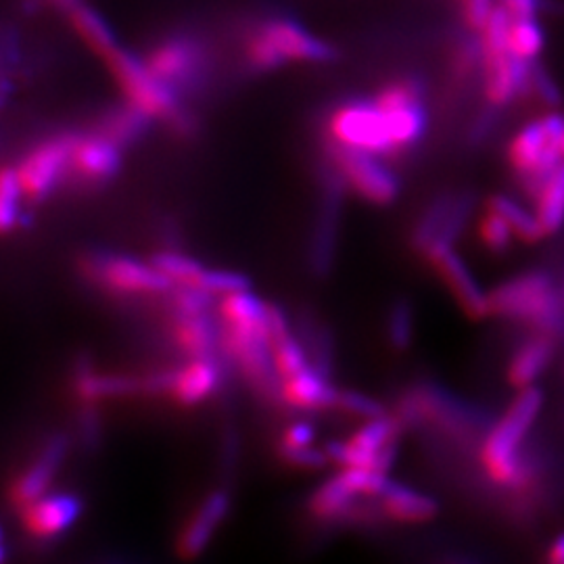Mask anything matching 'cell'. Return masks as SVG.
I'll use <instances>...</instances> for the list:
<instances>
[{
    "label": "cell",
    "mask_w": 564,
    "mask_h": 564,
    "mask_svg": "<svg viewBox=\"0 0 564 564\" xmlns=\"http://www.w3.org/2000/svg\"><path fill=\"white\" fill-rule=\"evenodd\" d=\"M105 65L118 84L123 101L139 107L151 120L162 121L181 139L195 134L197 121L184 107V99L151 74L141 55H134L120 46L105 61Z\"/></svg>",
    "instance_id": "6da1fadb"
},
{
    "label": "cell",
    "mask_w": 564,
    "mask_h": 564,
    "mask_svg": "<svg viewBox=\"0 0 564 564\" xmlns=\"http://www.w3.org/2000/svg\"><path fill=\"white\" fill-rule=\"evenodd\" d=\"M491 314L514 323L531 324L538 333L564 339V302L545 270H529L498 284L489 293Z\"/></svg>",
    "instance_id": "7a4b0ae2"
},
{
    "label": "cell",
    "mask_w": 564,
    "mask_h": 564,
    "mask_svg": "<svg viewBox=\"0 0 564 564\" xmlns=\"http://www.w3.org/2000/svg\"><path fill=\"white\" fill-rule=\"evenodd\" d=\"M545 395L540 387H527L508 405L502 421L496 424L481 447V463L489 481L512 487L523 481L521 447L544 410Z\"/></svg>",
    "instance_id": "3957f363"
},
{
    "label": "cell",
    "mask_w": 564,
    "mask_h": 564,
    "mask_svg": "<svg viewBox=\"0 0 564 564\" xmlns=\"http://www.w3.org/2000/svg\"><path fill=\"white\" fill-rule=\"evenodd\" d=\"M80 276L95 289L121 300L165 297L174 284L151 260H139L107 249L86 251L78 260Z\"/></svg>",
    "instance_id": "277c9868"
},
{
    "label": "cell",
    "mask_w": 564,
    "mask_h": 564,
    "mask_svg": "<svg viewBox=\"0 0 564 564\" xmlns=\"http://www.w3.org/2000/svg\"><path fill=\"white\" fill-rule=\"evenodd\" d=\"M563 113L550 111L538 120L529 121L510 142L508 160L529 195L538 197L554 172L563 165Z\"/></svg>",
    "instance_id": "5b68a950"
},
{
    "label": "cell",
    "mask_w": 564,
    "mask_h": 564,
    "mask_svg": "<svg viewBox=\"0 0 564 564\" xmlns=\"http://www.w3.org/2000/svg\"><path fill=\"white\" fill-rule=\"evenodd\" d=\"M151 74L176 95L191 97L203 90L212 76V53L193 32H170L142 55Z\"/></svg>",
    "instance_id": "8992f818"
},
{
    "label": "cell",
    "mask_w": 564,
    "mask_h": 564,
    "mask_svg": "<svg viewBox=\"0 0 564 564\" xmlns=\"http://www.w3.org/2000/svg\"><path fill=\"white\" fill-rule=\"evenodd\" d=\"M328 144L356 149L379 158H393L389 123L375 99H347L337 102L324 121Z\"/></svg>",
    "instance_id": "52a82bcc"
},
{
    "label": "cell",
    "mask_w": 564,
    "mask_h": 564,
    "mask_svg": "<svg viewBox=\"0 0 564 564\" xmlns=\"http://www.w3.org/2000/svg\"><path fill=\"white\" fill-rule=\"evenodd\" d=\"M402 423L393 414H384L381 419L366 421L356 433H351L345 442H333L326 445L330 463L341 468H370L389 473L400 454Z\"/></svg>",
    "instance_id": "ba28073f"
},
{
    "label": "cell",
    "mask_w": 564,
    "mask_h": 564,
    "mask_svg": "<svg viewBox=\"0 0 564 564\" xmlns=\"http://www.w3.org/2000/svg\"><path fill=\"white\" fill-rule=\"evenodd\" d=\"M76 130L55 132L34 142L15 163L21 191L28 203L51 199L63 184L69 182V160Z\"/></svg>",
    "instance_id": "9c48e42d"
},
{
    "label": "cell",
    "mask_w": 564,
    "mask_h": 564,
    "mask_svg": "<svg viewBox=\"0 0 564 564\" xmlns=\"http://www.w3.org/2000/svg\"><path fill=\"white\" fill-rule=\"evenodd\" d=\"M324 162L341 176L347 191L362 202L384 207L400 197V181L379 155L326 142Z\"/></svg>",
    "instance_id": "30bf717a"
},
{
    "label": "cell",
    "mask_w": 564,
    "mask_h": 564,
    "mask_svg": "<svg viewBox=\"0 0 564 564\" xmlns=\"http://www.w3.org/2000/svg\"><path fill=\"white\" fill-rule=\"evenodd\" d=\"M345 191L347 186L341 181V176L324 162L321 197H318L316 218L312 224L310 245H307V263L316 279H326L335 265Z\"/></svg>",
    "instance_id": "8fae6325"
},
{
    "label": "cell",
    "mask_w": 564,
    "mask_h": 564,
    "mask_svg": "<svg viewBox=\"0 0 564 564\" xmlns=\"http://www.w3.org/2000/svg\"><path fill=\"white\" fill-rule=\"evenodd\" d=\"M121 149L95 126L76 130L69 160V184L80 188H99L113 181L121 170Z\"/></svg>",
    "instance_id": "7c38bea8"
},
{
    "label": "cell",
    "mask_w": 564,
    "mask_h": 564,
    "mask_svg": "<svg viewBox=\"0 0 564 564\" xmlns=\"http://www.w3.org/2000/svg\"><path fill=\"white\" fill-rule=\"evenodd\" d=\"M69 449H72L69 435L53 433L36 452L34 460L28 466H23L20 473L13 477V481L9 484V489H7L9 505L21 512L25 506L46 496L55 484Z\"/></svg>",
    "instance_id": "4fadbf2b"
},
{
    "label": "cell",
    "mask_w": 564,
    "mask_h": 564,
    "mask_svg": "<svg viewBox=\"0 0 564 564\" xmlns=\"http://www.w3.org/2000/svg\"><path fill=\"white\" fill-rule=\"evenodd\" d=\"M258 30L272 44L276 55L281 57L282 65L291 63H310V65H324L337 61V48L323 41L305 25L286 15H270L256 21Z\"/></svg>",
    "instance_id": "5bb4252c"
},
{
    "label": "cell",
    "mask_w": 564,
    "mask_h": 564,
    "mask_svg": "<svg viewBox=\"0 0 564 564\" xmlns=\"http://www.w3.org/2000/svg\"><path fill=\"white\" fill-rule=\"evenodd\" d=\"M230 508H232V494L228 487H216L203 498L176 535V554L182 561H195L202 556L214 542Z\"/></svg>",
    "instance_id": "9a60e30c"
},
{
    "label": "cell",
    "mask_w": 564,
    "mask_h": 564,
    "mask_svg": "<svg viewBox=\"0 0 564 564\" xmlns=\"http://www.w3.org/2000/svg\"><path fill=\"white\" fill-rule=\"evenodd\" d=\"M72 391L78 403H101L144 395L142 375L102 372L88 356H82L72 370Z\"/></svg>",
    "instance_id": "2e32d148"
},
{
    "label": "cell",
    "mask_w": 564,
    "mask_h": 564,
    "mask_svg": "<svg viewBox=\"0 0 564 564\" xmlns=\"http://www.w3.org/2000/svg\"><path fill=\"white\" fill-rule=\"evenodd\" d=\"M84 512V502L76 494H53L39 498L20 512L23 531L39 542H48L69 531Z\"/></svg>",
    "instance_id": "e0dca14e"
},
{
    "label": "cell",
    "mask_w": 564,
    "mask_h": 564,
    "mask_svg": "<svg viewBox=\"0 0 564 564\" xmlns=\"http://www.w3.org/2000/svg\"><path fill=\"white\" fill-rule=\"evenodd\" d=\"M228 368L224 358H191L174 368L167 398L181 408H197L223 391Z\"/></svg>",
    "instance_id": "ac0fdd59"
},
{
    "label": "cell",
    "mask_w": 564,
    "mask_h": 564,
    "mask_svg": "<svg viewBox=\"0 0 564 564\" xmlns=\"http://www.w3.org/2000/svg\"><path fill=\"white\" fill-rule=\"evenodd\" d=\"M429 263L437 270L445 286L449 289L452 297L470 321H484L487 316H491L489 293L481 286V282L477 281V276L473 274V270L468 268V263L464 262L463 256L456 249L445 251Z\"/></svg>",
    "instance_id": "d6986e66"
},
{
    "label": "cell",
    "mask_w": 564,
    "mask_h": 564,
    "mask_svg": "<svg viewBox=\"0 0 564 564\" xmlns=\"http://www.w3.org/2000/svg\"><path fill=\"white\" fill-rule=\"evenodd\" d=\"M170 341L191 358H224L223 328L212 314L170 316Z\"/></svg>",
    "instance_id": "ffe728a7"
},
{
    "label": "cell",
    "mask_w": 564,
    "mask_h": 564,
    "mask_svg": "<svg viewBox=\"0 0 564 564\" xmlns=\"http://www.w3.org/2000/svg\"><path fill=\"white\" fill-rule=\"evenodd\" d=\"M339 387L333 383V379L324 377L323 372L307 368L295 377H289L282 381L281 403L286 410L297 412H323L335 410Z\"/></svg>",
    "instance_id": "44dd1931"
},
{
    "label": "cell",
    "mask_w": 564,
    "mask_h": 564,
    "mask_svg": "<svg viewBox=\"0 0 564 564\" xmlns=\"http://www.w3.org/2000/svg\"><path fill=\"white\" fill-rule=\"evenodd\" d=\"M349 484L345 481L341 470L318 485L307 498V514L323 524H349L351 512L362 500Z\"/></svg>",
    "instance_id": "7402d4cb"
},
{
    "label": "cell",
    "mask_w": 564,
    "mask_h": 564,
    "mask_svg": "<svg viewBox=\"0 0 564 564\" xmlns=\"http://www.w3.org/2000/svg\"><path fill=\"white\" fill-rule=\"evenodd\" d=\"M554 354H556V341L542 333L538 337H531L521 343L514 349L508 368H506L508 383L512 384L517 391L527 389V387H535L554 360Z\"/></svg>",
    "instance_id": "603a6c76"
},
{
    "label": "cell",
    "mask_w": 564,
    "mask_h": 564,
    "mask_svg": "<svg viewBox=\"0 0 564 564\" xmlns=\"http://www.w3.org/2000/svg\"><path fill=\"white\" fill-rule=\"evenodd\" d=\"M379 502L389 523H429L440 514V505L435 498L395 481L387 487Z\"/></svg>",
    "instance_id": "cb8c5ba5"
},
{
    "label": "cell",
    "mask_w": 564,
    "mask_h": 564,
    "mask_svg": "<svg viewBox=\"0 0 564 564\" xmlns=\"http://www.w3.org/2000/svg\"><path fill=\"white\" fill-rule=\"evenodd\" d=\"M67 20L72 23V30L78 34V39H80L102 63L109 59V57L120 48V41H118L113 28L109 25V21L105 20L97 9H93L90 4H86L84 0L76 2V4L67 11Z\"/></svg>",
    "instance_id": "d4e9b609"
},
{
    "label": "cell",
    "mask_w": 564,
    "mask_h": 564,
    "mask_svg": "<svg viewBox=\"0 0 564 564\" xmlns=\"http://www.w3.org/2000/svg\"><path fill=\"white\" fill-rule=\"evenodd\" d=\"M151 123L153 120L147 113H142L139 107L123 101L102 109L95 128L107 139L118 142L121 149H128L147 137Z\"/></svg>",
    "instance_id": "484cf974"
},
{
    "label": "cell",
    "mask_w": 564,
    "mask_h": 564,
    "mask_svg": "<svg viewBox=\"0 0 564 564\" xmlns=\"http://www.w3.org/2000/svg\"><path fill=\"white\" fill-rule=\"evenodd\" d=\"M297 337L310 356L312 368L333 379L335 372V343L330 330L318 323L314 316H303L297 323Z\"/></svg>",
    "instance_id": "4316f807"
},
{
    "label": "cell",
    "mask_w": 564,
    "mask_h": 564,
    "mask_svg": "<svg viewBox=\"0 0 564 564\" xmlns=\"http://www.w3.org/2000/svg\"><path fill=\"white\" fill-rule=\"evenodd\" d=\"M487 207L498 212L506 223L510 224V228L514 230L519 241L533 245V242H540L544 239V228L540 224L538 214L529 212L523 203H519L517 199L508 197V195H494V197H489Z\"/></svg>",
    "instance_id": "83f0119b"
},
{
    "label": "cell",
    "mask_w": 564,
    "mask_h": 564,
    "mask_svg": "<svg viewBox=\"0 0 564 564\" xmlns=\"http://www.w3.org/2000/svg\"><path fill=\"white\" fill-rule=\"evenodd\" d=\"M456 199V193H442L440 197H435L433 202L424 207L419 223L414 224L412 235H410V242L412 247L423 256L424 251L440 239L442 230H444L445 223L449 218L452 205Z\"/></svg>",
    "instance_id": "f1b7e54d"
},
{
    "label": "cell",
    "mask_w": 564,
    "mask_h": 564,
    "mask_svg": "<svg viewBox=\"0 0 564 564\" xmlns=\"http://www.w3.org/2000/svg\"><path fill=\"white\" fill-rule=\"evenodd\" d=\"M149 260L165 279H170L174 286H199L203 274L207 270L205 263L195 260L193 256L184 253L181 249L155 251Z\"/></svg>",
    "instance_id": "f546056e"
},
{
    "label": "cell",
    "mask_w": 564,
    "mask_h": 564,
    "mask_svg": "<svg viewBox=\"0 0 564 564\" xmlns=\"http://www.w3.org/2000/svg\"><path fill=\"white\" fill-rule=\"evenodd\" d=\"M475 207H477V197L473 193H456V199H454V205H452L449 218L445 223L440 239L433 242L423 253L426 262H431L433 258H437V256H442L445 251L454 249V245L463 237L464 230L468 226V220H470V216L475 212Z\"/></svg>",
    "instance_id": "4dcf8cb0"
},
{
    "label": "cell",
    "mask_w": 564,
    "mask_h": 564,
    "mask_svg": "<svg viewBox=\"0 0 564 564\" xmlns=\"http://www.w3.org/2000/svg\"><path fill=\"white\" fill-rule=\"evenodd\" d=\"M25 195L21 191L20 176L15 165H4L0 174V230L4 235L15 232L23 220Z\"/></svg>",
    "instance_id": "1f68e13d"
},
{
    "label": "cell",
    "mask_w": 564,
    "mask_h": 564,
    "mask_svg": "<svg viewBox=\"0 0 564 564\" xmlns=\"http://www.w3.org/2000/svg\"><path fill=\"white\" fill-rule=\"evenodd\" d=\"M538 218L544 228L545 237L561 232L564 226V163L547 181L542 193L535 197Z\"/></svg>",
    "instance_id": "d6a6232c"
},
{
    "label": "cell",
    "mask_w": 564,
    "mask_h": 564,
    "mask_svg": "<svg viewBox=\"0 0 564 564\" xmlns=\"http://www.w3.org/2000/svg\"><path fill=\"white\" fill-rule=\"evenodd\" d=\"M510 53L524 61H535L545 46L544 28L538 18H512L510 39H508Z\"/></svg>",
    "instance_id": "836d02e7"
},
{
    "label": "cell",
    "mask_w": 564,
    "mask_h": 564,
    "mask_svg": "<svg viewBox=\"0 0 564 564\" xmlns=\"http://www.w3.org/2000/svg\"><path fill=\"white\" fill-rule=\"evenodd\" d=\"M387 343L393 351H408L414 343V307L405 300H398L387 312Z\"/></svg>",
    "instance_id": "e575fe53"
},
{
    "label": "cell",
    "mask_w": 564,
    "mask_h": 564,
    "mask_svg": "<svg viewBox=\"0 0 564 564\" xmlns=\"http://www.w3.org/2000/svg\"><path fill=\"white\" fill-rule=\"evenodd\" d=\"M272 358H274V368L282 381L312 368L310 356L295 330L291 335L282 337L281 341L272 343Z\"/></svg>",
    "instance_id": "d590c367"
},
{
    "label": "cell",
    "mask_w": 564,
    "mask_h": 564,
    "mask_svg": "<svg viewBox=\"0 0 564 564\" xmlns=\"http://www.w3.org/2000/svg\"><path fill=\"white\" fill-rule=\"evenodd\" d=\"M214 295L205 293L197 286H174L167 295V312L170 316H199V314H212L214 307Z\"/></svg>",
    "instance_id": "8d00e7d4"
},
{
    "label": "cell",
    "mask_w": 564,
    "mask_h": 564,
    "mask_svg": "<svg viewBox=\"0 0 564 564\" xmlns=\"http://www.w3.org/2000/svg\"><path fill=\"white\" fill-rule=\"evenodd\" d=\"M76 440L84 452L93 454L102 444V414L99 403H78Z\"/></svg>",
    "instance_id": "74e56055"
},
{
    "label": "cell",
    "mask_w": 564,
    "mask_h": 564,
    "mask_svg": "<svg viewBox=\"0 0 564 564\" xmlns=\"http://www.w3.org/2000/svg\"><path fill=\"white\" fill-rule=\"evenodd\" d=\"M197 289H203L205 293L214 295L216 300H223L226 295L249 291L251 281L242 272L224 270V268H207L203 274L202 284Z\"/></svg>",
    "instance_id": "f35d334b"
},
{
    "label": "cell",
    "mask_w": 564,
    "mask_h": 564,
    "mask_svg": "<svg viewBox=\"0 0 564 564\" xmlns=\"http://www.w3.org/2000/svg\"><path fill=\"white\" fill-rule=\"evenodd\" d=\"M335 410L347 414V416H354V419H362V421L381 419V416L387 414L383 403L379 402V400L366 395L362 391L341 389V387H339V393H337Z\"/></svg>",
    "instance_id": "ab89813d"
},
{
    "label": "cell",
    "mask_w": 564,
    "mask_h": 564,
    "mask_svg": "<svg viewBox=\"0 0 564 564\" xmlns=\"http://www.w3.org/2000/svg\"><path fill=\"white\" fill-rule=\"evenodd\" d=\"M479 239L491 253H505L512 247L517 235L498 212L487 207L484 218L479 220Z\"/></svg>",
    "instance_id": "60d3db41"
},
{
    "label": "cell",
    "mask_w": 564,
    "mask_h": 564,
    "mask_svg": "<svg viewBox=\"0 0 564 564\" xmlns=\"http://www.w3.org/2000/svg\"><path fill=\"white\" fill-rule=\"evenodd\" d=\"M279 458L286 466L297 468V470H318L324 468L328 460V454L324 449H318L314 445H305V447H282L279 445Z\"/></svg>",
    "instance_id": "b9f144b4"
},
{
    "label": "cell",
    "mask_w": 564,
    "mask_h": 564,
    "mask_svg": "<svg viewBox=\"0 0 564 564\" xmlns=\"http://www.w3.org/2000/svg\"><path fill=\"white\" fill-rule=\"evenodd\" d=\"M533 95L550 109H558L563 105V90L558 82L542 65H533Z\"/></svg>",
    "instance_id": "7bdbcfd3"
},
{
    "label": "cell",
    "mask_w": 564,
    "mask_h": 564,
    "mask_svg": "<svg viewBox=\"0 0 564 564\" xmlns=\"http://www.w3.org/2000/svg\"><path fill=\"white\" fill-rule=\"evenodd\" d=\"M500 111H502L500 107H494V105L487 102V107L475 118L473 126H470L468 139H470L473 144L484 142L494 132V128L498 126V120H500Z\"/></svg>",
    "instance_id": "ee69618b"
},
{
    "label": "cell",
    "mask_w": 564,
    "mask_h": 564,
    "mask_svg": "<svg viewBox=\"0 0 564 564\" xmlns=\"http://www.w3.org/2000/svg\"><path fill=\"white\" fill-rule=\"evenodd\" d=\"M316 442V429L305 421L289 424L282 433L279 445L282 447H305V445H314Z\"/></svg>",
    "instance_id": "f6af8a7d"
},
{
    "label": "cell",
    "mask_w": 564,
    "mask_h": 564,
    "mask_svg": "<svg viewBox=\"0 0 564 564\" xmlns=\"http://www.w3.org/2000/svg\"><path fill=\"white\" fill-rule=\"evenodd\" d=\"M512 18H538L544 11L545 0H500Z\"/></svg>",
    "instance_id": "bcb514c9"
},
{
    "label": "cell",
    "mask_w": 564,
    "mask_h": 564,
    "mask_svg": "<svg viewBox=\"0 0 564 564\" xmlns=\"http://www.w3.org/2000/svg\"><path fill=\"white\" fill-rule=\"evenodd\" d=\"M547 564H564V533H561L550 545Z\"/></svg>",
    "instance_id": "7dc6e473"
},
{
    "label": "cell",
    "mask_w": 564,
    "mask_h": 564,
    "mask_svg": "<svg viewBox=\"0 0 564 564\" xmlns=\"http://www.w3.org/2000/svg\"><path fill=\"white\" fill-rule=\"evenodd\" d=\"M48 2H53L55 7H59V9H63L65 13L76 4V2H80V0H48Z\"/></svg>",
    "instance_id": "c3c4849f"
},
{
    "label": "cell",
    "mask_w": 564,
    "mask_h": 564,
    "mask_svg": "<svg viewBox=\"0 0 564 564\" xmlns=\"http://www.w3.org/2000/svg\"><path fill=\"white\" fill-rule=\"evenodd\" d=\"M563 153H564V134H563Z\"/></svg>",
    "instance_id": "681fc988"
}]
</instances>
